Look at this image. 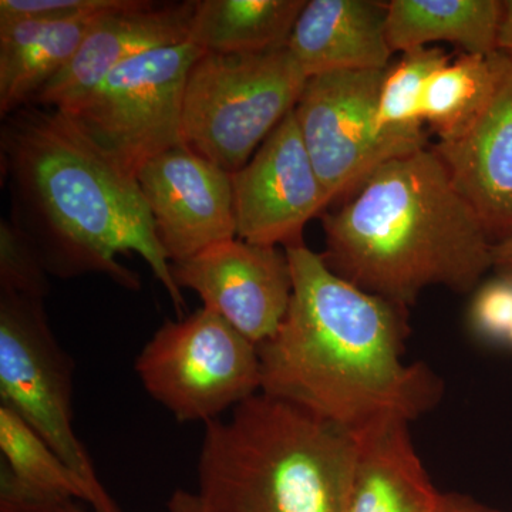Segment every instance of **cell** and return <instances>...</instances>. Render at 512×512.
<instances>
[{"instance_id": "1", "label": "cell", "mask_w": 512, "mask_h": 512, "mask_svg": "<svg viewBox=\"0 0 512 512\" xmlns=\"http://www.w3.org/2000/svg\"><path fill=\"white\" fill-rule=\"evenodd\" d=\"M285 252L291 305L258 348L261 393L353 436L410 424L437 406L439 377L403 359L406 308L346 281L305 244Z\"/></svg>"}, {"instance_id": "2", "label": "cell", "mask_w": 512, "mask_h": 512, "mask_svg": "<svg viewBox=\"0 0 512 512\" xmlns=\"http://www.w3.org/2000/svg\"><path fill=\"white\" fill-rule=\"evenodd\" d=\"M0 165L10 220L33 242L49 274H100L137 291L140 278L117 261L136 252L184 308L136 175L107 156L55 107L29 104L2 119Z\"/></svg>"}, {"instance_id": "28", "label": "cell", "mask_w": 512, "mask_h": 512, "mask_svg": "<svg viewBox=\"0 0 512 512\" xmlns=\"http://www.w3.org/2000/svg\"><path fill=\"white\" fill-rule=\"evenodd\" d=\"M437 512H501L494 508L477 503L466 495L441 493L439 510Z\"/></svg>"}, {"instance_id": "20", "label": "cell", "mask_w": 512, "mask_h": 512, "mask_svg": "<svg viewBox=\"0 0 512 512\" xmlns=\"http://www.w3.org/2000/svg\"><path fill=\"white\" fill-rule=\"evenodd\" d=\"M510 64L503 52L463 53L430 77L424 87L421 117L439 136V143L457 140L473 126Z\"/></svg>"}, {"instance_id": "15", "label": "cell", "mask_w": 512, "mask_h": 512, "mask_svg": "<svg viewBox=\"0 0 512 512\" xmlns=\"http://www.w3.org/2000/svg\"><path fill=\"white\" fill-rule=\"evenodd\" d=\"M387 3L309 0L296 20L288 50L308 79L319 74L387 70Z\"/></svg>"}, {"instance_id": "24", "label": "cell", "mask_w": 512, "mask_h": 512, "mask_svg": "<svg viewBox=\"0 0 512 512\" xmlns=\"http://www.w3.org/2000/svg\"><path fill=\"white\" fill-rule=\"evenodd\" d=\"M117 3L119 0H0V22L93 18Z\"/></svg>"}, {"instance_id": "29", "label": "cell", "mask_w": 512, "mask_h": 512, "mask_svg": "<svg viewBox=\"0 0 512 512\" xmlns=\"http://www.w3.org/2000/svg\"><path fill=\"white\" fill-rule=\"evenodd\" d=\"M493 269L500 278L512 282V234L494 242Z\"/></svg>"}, {"instance_id": "5", "label": "cell", "mask_w": 512, "mask_h": 512, "mask_svg": "<svg viewBox=\"0 0 512 512\" xmlns=\"http://www.w3.org/2000/svg\"><path fill=\"white\" fill-rule=\"evenodd\" d=\"M308 80L288 46L247 55L202 53L185 84L184 146L237 173L295 109Z\"/></svg>"}, {"instance_id": "11", "label": "cell", "mask_w": 512, "mask_h": 512, "mask_svg": "<svg viewBox=\"0 0 512 512\" xmlns=\"http://www.w3.org/2000/svg\"><path fill=\"white\" fill-rule=\"evenodd\" d=\"M178 288L200 296L202 308L217 313L255 346L275 335L293 293L285 249L232 238L171 264Z\"/></svg>"}, {"instance_id": "16", "label": "cell", "mask_w": 512, "mask_h": 512, "mask_svg": "<svg viewBox=\"0 0 512 512\" xmlns=\"http://www.w3.org/2000/svg\"><path fill=\"white\" fill-rule=\"evenodd\" d=\"M345 512H437L441 493L413 446L409 424L359 434Z\"/></svg>"}, {"instance_id": "13", "label": "cell", "mask_w": 512, "mask_h": 512, "mask_svg": "<svg viewBox=\"0 0 512 512\" xmlns=\"http://www.w3.org/2000/svg\"><path fill=\"white\" fill-rule=\"evenodd\" d=\"M194 9L195 0H119L94 20L72 62L33 104L67 109L128 60L188 42Z\"/></svg>"}, {"instance_id": "22", "label": "cell", "mask_w": 512, "mask_h": 512, "mask_svg": "<svg viewBox=\"0 0 512 512\" xmlns=\"http://www.w3.org/2000/svg\"><path fill=\"white\" fill-rule=\"evenodd\" d=\"M451 62L440 47H419L384 73L377 101L376 124L382 133L426 136L421 117L424 87L437 70Z\"/></svg>"}, {"instance_id": "27", "label": "cell", "mask_w": 512, "mask_h": 512, "mask_svg": "<svg viewBox=\"0 0 512 512\" xmlns=\"http://www.w3.org/2000/svg\"><path fill=\"white\" fill-rule=\"evenodd\" d=\"M170 512H220L212 508L198 493L191 491L175 490L168 500Z\"/></svg>"}, {"instance_id": "4", "label": "cell", "mask_w": 512, "mask_h": 512, "mask_svg": "<svg viewBox=\"0 0 512 512\" xmlns=\"http://www.w3.org/2000/svg\"><path fill=\"white\" fill-rule=\"evenodd\" d=\"M357 437L255 394L205 424L198 494L220 512H345Z\"/></svg>"}, {"instance_id": "26", "label": "cell", "mask_w": 512, "mask_h": 512, "mask_svg": "<svg viewBox=\"0 0 512 512\" xmlns=\"http://www.w3.org/2000/svg\"><path fill=\"white\" fill-rule=\"evenodd\" d=\"M0 512H89L73 498L45 497L22 493L8 485H0ZM94 512V511H93Z\"/></svg>"}, {"instance_id": "8", "label": "cell", "mask_w": 512, "mask_h": 512, "mask_svg": "<svg viewBox=\"0 0 512 512\" xmlns=\"http://www.w3.org/2000/svg\"><path fill=\"white\" fill-rule=\"evenodd\" d=\"M43 301L0 289V404L19 414L89 484L100 512H121L74 431V363L57 342Z\"/></svg>"}, {"instance_id": "10", "label": "cell", "mask_w": 512, "mask_h": 512, "mask_svg": "<svg viewBox=\"0 0 512 512\" xmlns=\"http://www.w3.org/2000/svg\"><path fill=\"white\" fill-rule=\"evenodd\" d=\"M237 238L284 249L330 204L291 111L241 170L231 174Z\"/></svg>"}, {"instance_id": "14", "label": "cell", "mask_w": 512, "mask_h": 512, "mask_svg": "<svg viewBox=\"0 0 512 512\" xmlns=\"http://www.w3.org/2000/svg\"><path fill=\"white\" fill-rule=\"evenodd\" d=\"M493 242L512 234V60L483 113L460 138L433 147Z\"/></svg>"}, {"instance_id": "3", "label": "cell", "mask_w": 512, "mask_h": 512, "mask_svg": "<svg viewBox=\"0 0 512 512\" xmlns=\"http://www.w3.org/2000/svg\"><path fill=\"white\" fill-rule=\"evenodd\" d=\"M322 221L329 268L403 308L430 286L473 291L493 269V239L433 147L380 165Z\"/></svg>"}, {"instance_id": "7", "label": "cell", "mask_w": 512, "mask_h": 512, "mask_svg": "<svg viewBox=\"0 0 512 512\" xmlns=\"http://www.w3.org/2000/svg\"><path fill=\"white\" fill-rule=\"evenodd\" d=\"M190 42L134 57L89 94L60 110L128 173L183 146L185 84L202 55Z\"/></svg>"}, {"instance_id": "25", "label": "cell", "mask_w": 512, "mask_h": 512, "mask_svg": "<svg viewBox=\"0 0 512 512\" xmlns=\"http://www.w3.org/2000/svg\"><path fill=\"white\" fill-rule=\"evenodd\" d=\"M470 319L478 335L508 342L512 329V282L500 278L481 288L471 306Z\"/></svg>"}, {"instance_id": "17", "label": "cell", "mask_w": 512, "mask_h": 512, "mask_svg": "<svg viewBox=\"0 0 512 512\" xmlns=\"http://www.w3.org/2000/svg\"><path fill=\"white\" fill-rule=\"evenodd\" d=\"M100 15L64 22H0L2 119L35 103L47 84L52 83L72 62L94 20Z\"/></svg>"}, {"instance_id": "6", "label": "cell", "mask_w": 512, "mask_h": 512, "mask_svg": "<svg viewBox=\"0 0 512 512\" xmlns=\"http://www.w3.org/2000/svg\"><path fill=\"white\" fill-rule=\"evenodd\" d=\"M134 370L146 392L181 423H210L261 393L258 346L205 308L165 320Z\"/></svg>"}, {"instance_id": "9", "label": "cell", "mask_w": 512, "mask_h": 512, "mask_svg": "<svg viewBox=\"0 0 512 512\" xmlns=\"http://www.w3.org/2000/svg\"><path fill=\"white\" fill-rule=\"evenodd\" d=\"M386 70L319 74L293 113L330 202L352 195L393 158L427 147L426 136L382 133L376 110Z\"/></svg>"}, {"instance_id": "30", "label": "cell", "mask_w": 512, "mask_h": 512, "mask_svg": "<svg viewBox=\"0 0 512 512\" xmlns=\"http://www.w3.org/2000/svg\"><path fill=\"white\" fill-rule=\"evenodd\" d=\"M498 50L512 60V0L504 2L503 20H501Z\"/></svg>"}, {"instance_id": "31", "label": "cell", "mask_w": 512, "mask_h": 512, "mask_svg": "<svg viewBox=\"0 0 512 512\" xmlns=\"http://www.w3.org/2000/svg\"><path fill=\"white\" fill-rule=\"evenodd\" d=\"M508 342H510V345L512 346V329H511V333H510V338H508Z\"/></svg>"}, {"instance_id": "12", "label": "cell", "mask_w": 512, "mask_h": 512, "mask_svg": "<svg viewBox=\"0 0 512 512\" xmlns=\"http://www.w3.org/2000/svg\"><path fill=\"white\" fill-rule=\"evenodd\" d=\"M136 178L171 264L237 238L231 174L191 148L158 154Z\"/></svg>"}, {"instance_id": "18", "label": "cell", "mask_w": 512, "mask_h": 512, "mask_svg": "<svg viewBox=\"0 0 512 512\" xmlns=\"http://www.w3.org/2000/svg\"><path fill=\"white\" fill-rule=\"evenodd\" d=\"M504 2L498 0H392L387 3V40L393 52L447 42L468 55L498 50Z\"/></svg>"}, {"instance_id": "21", "label": "cell", "mask_w": 512, "mask_h": 512, "mask_svg": "<svg viewBox=\"0 0 512 512\" xmlns=\"http://www.w3.org/2000/svg\"><path fill=\"white\" fill-rule=\"evenodd\" d=\"M0 484L22 493L84 501L100 512L89 484L19 414L0 404Z\"/></svg>"}, {"instance_id": "19", "label": "cell", "mask_w": 512, "mask_h": 512, "mask_svg": "<svg viewBox=\"0 0 512 512\" xmlns=\"http://www.w3.org/2000/svg\"><path fill=\"white\" fill-rule=\"evenodd\" d=\"M306 0H195L188 42L205 53L247 55L288 46Z\"/></svg>"}, {"instance_id": "23", "label": "cell", "mask_w": 512, "mask_h": 512, "mask_svg": "<svg viewBox=\"0 0 512 512\" xmlns=\"http://www.w3.org/2000/svg\"><path fill=\"white\" fill-rule=\"evenodd\" d=\"M45 262L12 220L0 222V289L45 298L50 285Z\"/></svg>"}]
</instances>
